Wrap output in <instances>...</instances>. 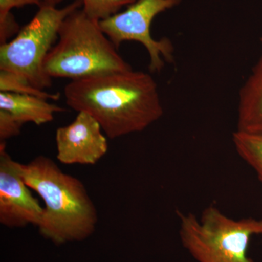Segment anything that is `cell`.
<instances>
[{
  "mask_svg": "<svg viewBox=\"0 0 262 262\" xmlns=\"http://www.w3.org/2000/svg\"><path fill=\"white\" fill-rule=\"evenodd\" d=\"M20 163L0 143V223L9 228L38 226L44 208L34 198L20 173Z\"/></svg>",
  "mask_w": 262,
  "mask_h": 262,
  "instance_id": "obj_7",
  "label": "cell"
},
{
  "mask_svg": "<svg viewBox=\"0 0 262 262\" xmlns=\"http://www.w3.org/2000/svg\"><path fill=\"white\" fill-rule=\"evenodd\" d=\"M232 139L236 152L262 183V134L236 130Z\"/></svg>",
  "mask_w": 262,
  "mask_h": 262,
  "instance_id": "obj_11",
  "label": "cell"
},
{
  "mask_svg": "<svg viewBox=\"0 0 262 262\" xmlns=\"http://www.w3.org/2000/svg\"><path fill=\"white\" fill-rule=\"evenodd\" d=\"M62 1H63V0H40V3L41 5H53V6H56L57 5L59 4V3H61Z\"/></svg>",
  "mask_w": 262,
  "mask_h": 262,
  "instance_id": "obj_17",
  "label": "cell"
},
{
  "mask_svg": "<svg viewBox=\"0 0 262 262\" xmlns=\"http://www.w3.org/2000/svg\"><path fill=\"white\" fill-rule=\"evenodd\" d=\"M136 0H82L84 13L90 18L101 21L119 13L124 6Z\"/></svg>",
  "mask_w": 262,
  "mask_h": 262,
  "instance_id": "obj_13",
  "label": "cell"
},
{
  "mask_svg": "<svg viewBox=\"0 0 262 262\" xmlns=\"http://www.w3.org/2000/svg\"><path fill=\"white\" fill-rule=\"evenodd\" d=\"M44 70L52 79L77 80L133 69L101 30L99 21L80 8L62 23L58 41L45 59Z\"/></svg>",
  "mask_w": 262,
  "mask_h": 262,
  "instance_id": "obj_3",
  "label": "cell"
},
{
  "mask_svg": "<svg viewBox=\"0 0 262 262\" xmlns=\"http://www.w3.org/2000/svg\"><path fill=\"white\" fill-rule=\"evenodd\" d=\"M14 15L11 12L0 14V43L1 45L9 42L8 39L17 34L20 31Z\"/></svg>",
  "mask_w": 262,
  "mask_h": 262,
  "instance_id": "obj_15",
  "label": "cell"
},
{
  "mask_svg": "<svg viewBox=\"0 0 262 262\" xmlns=\"http://www.w3.org/2000/svg\"><path fill=\"white\" fill-rule=\"evenodd\" d=\"M64 96L70 107L94 117L110 139L144 130L163 115L158 84L140 71L72 80Z\"/></svg>",
  "mask_w": 262,
  "mask_h": 262,
  "instance_id": "obj_1",
  "label": "cell"
},
{
  "mask_svg": "<svg viewBox=\"0 0 262 262\" xmlns=\"http://www.w3.org/2000/svg\"><path fill=\"white\" fill-rule=\"evenodd\" d=\"M0 110L8 112L23 125L32 122L37 125L51 122L55 114L66 111L37 96L7 92H0Z\"/></svg>",
  "mask_w": 262,
  "mask_h": 262,
  "instance_id": "obj_10",
  "label": "cell"
},
{
  "mask_svg": "<svg viewBox=\"0 0 262 262\" xmlns=\"http://www.w3.org/2000/svg\"><path fill=\"white\" fill-rule=\"evenodd\" d=\"M179 236L184 248L198 262H254L248 256L250 241L262 235V220H234L214 205L201 217L177 211Z\"/></svg>",
  "mask_w": 262,
  "mask_h": 262,
  "instance_id": "obj_4",
  "label": "cell"
},
{
  "mask_svg": "<svg viewBox=\"0 0 262 262\" xmlns=\"http://www.w3.org/2000/svg\"><path fill=\"white\" fill-rule=\"evenodd\" d=\"M22 126L23 124L9 113L0 110V141L5 142L7 139L19 135Z\"/></svg>",
  "mask_w": 262,
  "mask_h": 262,
  "instance_id": "obj_14",
  "label": "cell"
},
{
  "mask_svg": "<svg viewBox=\"0 0 262 262\" xmlns=\"http://www.w3.org/2000/svg\"><path fill=\"white\" fill-rule=\"evenodd\" d=\"M236 130L262 134V55L239 91Z\"/></svg>",
  "mask_w": 262,
  "mask_h": 262,
  "instance_id": "obj_9",
  "label": "cell"
},
{
  "mask_svg": "<svg viewBox=\"0 0 262 262\" xmlns=\"http://www.w3.org/2000/svg\"><path fill=\"white\" fill-rule=\"evenodd\" d=\"M182 0H136L123 12L99 21L100 27L117 50L122 42H140L149 56V69L160 72L165 63L174 61L173 43L168 38L156 40L151 35V24L156 15L177 6Z\"/></svg>",
  "mask_w": 262,
  "mask_h": 262,
  "instance_id": "obj_6",
  "label": "cell"
},
{
  "mask_svg": "<svg viewBox=\"0 0 262 262\" xmlns=\"http://www.w3.org/2000/svg\"><path fill=\"white\" fill-rule=\"evenodd\" d=\"M32 5L41 6L40 0H0V14L10 13L13 8Z\"/></svg>",
  "mask_w": 262,
  "mask_h": 262,
  "instance_id": "obj_16",
  "label": "cell"
},
{
  "mask_svg": "<svg viewBox=\"0 0 262 262\" xmlns=\"http://www.w3.org/2000/svg\"><path fill=\"white\" fill-rule=\"evenodd\" d=\"M56 143L57 159L65 165H95L108 147L101 125L83 112L78 113L70 125L57 129Z\"/></svg>",
  "mask_w": 262,
  "mask_h": 262,
  "instance_id": "obj_8",
  "label": "cell"
},
{
  "mask_svg": "<svg viewBox=\"0 0 262 262\" xmlns=\"http://www.w3.org/2000/svg\"><path fill=\"white\" fill-rule=\"evenodd\" d=\"M0 92L29 95L53 101H58L60 98L59 93L50 94L38 89L21 76L5 70H0Z\"/></svg>",
  "mask_w": 262,
  "mask_h": 262,
  "instance_id": "obj_12",
  "label": "cell"
},
{
  "mask_svg": "<svg viewBox=\"0 0 262 262\" xmlns=\"http://www.w3.org/2000/svg\"><path fill=\"white\" fill-rule=\"evenodd\" d=\"M20 166L24 182L46 205L37 226L43 237L62 245L84 241L94 234L97 209L81 181L63 173L46 156L37 157Z\"/></svg>",
  "mask_w": 262,
  "mask_h": 262,
  "instance_id": "obj_2",
  "label": "cell"
},
{
  "mask_svg": "<svg viewBox=\"0 0 262 262\" xmlns=\"http://www.w3.org/2000/svg\"><path fill=\"white\" fill-rule=\"evenodd\" d=\"M261 42H262V38H261Z\"/></svg>",
  "mask_w": 262,
  "mask_h": 262,
  "instance_id": "obj_18",
  "label": "cell"
},
{
  "mask_svg": "<svg viewBox=\"0 0 262 262\" xmlns=\"http://www.w3.org/2000/svg\"><path fill=\"white\" fill-rule=\"evenodd\" d=\"M82 5V0H75L62 8L48 5L39 7L34 18L14 39L0 45V70L21 76L38 89L51 88L52 78L44 70L45 59L58 41L64 19Z\"/></svg>",
  "mask_w": 262,
  "mask_h": 262,
  "instance_id": "obj_5",
  "label": "cell"
}]
</instances>
